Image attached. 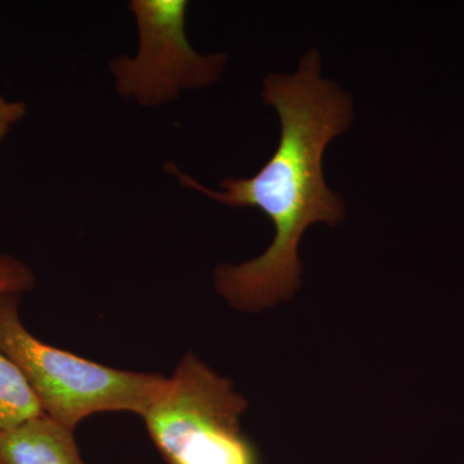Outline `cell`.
I'll return each mask as SVG.
<instances>
[{
    "instance_id": "cell-1",
    "label": "cell",
    "mask_w": 464,
    "mask_h": 464,
    "mask_svg": "<svg viewBox=\"0 0 464 464\" xmlns=\"http://www.w3.org/2000/svg\"><path fill=\"white\" fill-rule=\"evenodd\" d=\"M322 70V56L310 50L293 74L266 76L262 97L279 116L280 140L255 176L226 179L219 190H212L173 164L167 166L185 188L227 207L256 208L273 222L274 240L264 255L216 268L217 292L244 313L292 297L301 285L298 246L304 232L315 224H340L346 215L341 195L324 179L323 157L329 143L351 127L353 103Z\"/></svg>"
},
{
    "instance_id": "cell-2",
    "label": "cell",
    "mask_w": 464,
    "mask_h": 464,
    "mask_svg": "<svg viewBox=\"0 0 464 464\" xmlns=\"http://www.w3.org/2000/svg\"><path fill=\"white\" fill-rule=\"evenodd\" d=\"M21 295H0V351L25 375L45 415L75 430L90 415L142 417L167 377L121 371L38 340L20 316Z\"/></svg>"
},
{
    "instance_id": "cell-3",
    "label": "cell",
    "mask_w": 464,
    "mask_h": 464,
    "mask_svg": "<svg viewBox=\"0 0 464 464\" xmlns=\"http://www.w3.org/2000/svg\"><path fill=\"white\" fill-rule=\"evenodd\" d=\"M246 408L230 380L188 353L142 420L168 464H261L240 427Z\"/></svg>"
},
{
    "instance_id": "cell-4",
    "label": "cell",
    "mask_w": 464,
    "mask_h": 464,
    "mask_svg": "<svg viewBox=\"0 0 464 464\" xmlns=\"http://www.w3.org/2000/svg\"><path fill=\"white\" fill-rule=\"evenodd\" d=\"M130 11L139 29L136 56L110 61L116 90L145 108L179 99L185 91L215 83L224 72L225 54L198 53L186 34L188 3L133 0Z\"/></svg>"
},
{
    "instance_id": "cell-5",
    "label": "cell",
    "mask_w": 464,
    "mask_h": 464,
    "mask_svg": "<svg viewBox=\"0 0 464 464\" xmlns=\"http://www.w3.org/2000/svg\"><path fill=\"white\" fill-rule=\"evenodd\" d=\"M0 464H87L74 430L48 415L0 433Z\"/></svg>"
},
{
    "instance_id": "cell-6",
    "label": "cell",
    "mask_w": 464,
    "mask_h": 464,
    "mask_svg": "<svg viewBox=\"0 0 464 464\" xmlns=\"http://www.w3.org/2000/svg\"><path fill=\"white\" fill-rule=\"evenodd\" d=\"M44 414L25 375L0 351V433Z\"/></svg>"
},
{
    "instance_id": "cell-7",
    "label": "cell",
    "mask_w": 464,
    "mask_h": 464,
    "mask_svg": "<svg viewBox=\"0 0 464 464\" xmlns=\"http://www.w3.org/2000/svg\"><path fill=\"white\" fill-rule=\"evenodd\" d=\"M34 285L35 277L25 262L0 253V295H23Z\"/></svg>"
}]
</instances>
